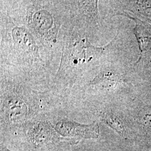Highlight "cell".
<instances>
[{"instance_id": "1", "label": "cell", "mask_w": 151, "mask_h": 151, "mask_svg": "<svg viewBox=\"0 0 151 151\" xmlns=\"http://www.w3.org/2000/svg\"><path fill=\"white\" fill-rule=\"evenodd\" d=\"M132 19L136 22L134 32L138 40L140 51V58L137 62V63L140 61L143 55L151 52V31L148 30L150 27L148 26L146 29V26L144 25L145 24L143 22H139L134 18Z\"/></svg>"}, {"instance_id": "2", "label": "cell", "mask_w": 151, "mask_h": 151, "mask_svg": "<svg viewBox=\"0 0 151 151\" xmlns=\"http://www.w3.org/2000/svg\"><path fill=\"white\" fill-rule=\"evenodd\" d=\"M132 4V12L151 22V1H133Z\"/></svg>"}, {"instance_id": "3", "label": "cell", "mask_w": 151, "mask_h": 151, "mask_svg": "<svg viewBox=\"0 0 151 151\" xmlns=\"http://www.w3.org/2000/svg\"><path fill=\"white\" fill-rule=\"evenodd\" d=\"M96 82L104 87H111L115 86L122 81L120 76L115 73L105 72L97 77Z\"/></svg>"}]
</instances>
